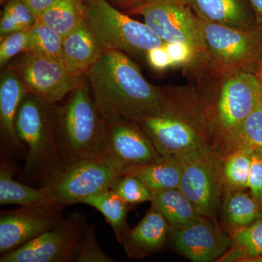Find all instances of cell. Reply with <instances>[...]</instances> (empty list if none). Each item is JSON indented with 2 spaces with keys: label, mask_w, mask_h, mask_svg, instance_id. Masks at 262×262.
Wrapping results in <instances>:
<instances>
[{
  "label": "cell",
  "mask_w": 262,
  "mask_h": 262,
  "mask_svg": "<svg viewBox=\"0 0 262 262\" xmlns=\"http://www.w3.org/2000/svg\"><path fill=\"white\" fill-rule=\"evenodd\" d=\"M248 189L262 209V157L253 151L248 179Z\"/></svg>",
  "instance_id": "cell-35"
},
{
  "label": "cell",
  "mask_w": 262,
  "mask_h": 262,
  "mask_svg": "<svg viewBox=\"0 0 262 262\" xmlns=\"http://www.w3.org/2000/svg\"><path fill=\"white\" fill-rule=\"evenodd\" d=\"M113 6L117 9H122L127 13L129 10L134 9L138 5L141 4L144 0H107Z\"/></svg>",
  "instance_id": "cell-38"
},
{
  "label": "cell",
  "mask_w": 262,
  "mask_h": 262,
  "mask_svg": "<svg viewBox=\"0 0 262 262\" xmlns=\"http://www.w3.org/2000/svg\"><path fill=\"white\" fill-rule=\"evenodd\" d=\"M18 165L14 160H1L0 165V204L32 206L42 203H54L49 189L37 188L15 180ZM55 204V203H54Z\"/></svg>",
  "instance_id": "cell-20"
},
{
  "label": "cell",
  "mask_w": 262,
  "mask_h": 262,
  "mask_svg": "<svg viewBox=\"0 0 262 262\" xmlns=\"http://www.w3.org/2000/svg\"><path fill=\"white\" fill-rule=\"evenodd\" d=\"M147 61L151 68L162 72L171 67V61L166 49L163 46L149 50L146 54Z\"/></svg>",
  "instance_id": "cell-36"
},
{
  "label": "cell",
  "mask_w": 262,
  "mask_h": 262,
  "mask_svg": "<svg viewBox=\"0 0 262 262\" xmlns=\"http://www.w3.org/2000/svg\"><path fill=\"white\" fill-rule=\"evenodd\" d=\"M80 203L89 205L102 213L106 222L111 226L119 243L130 229L127 218L132 206L125 203L113 189H106L87 196Z\"/></svg>",
  "instance_id": "cell-24"
},
{
  "label": "cell",
  "mask_w": 262,
  "mask_h": 262,
  "mask_svg": "<svg viewBox=\"0 0 262 262\" xmlns=\"http://www.w3.org/2000/svg\"><path fill=\"white\" fill-rule=\"evenodd\" d=\"M261 91H262V84H261Z\"/></svg>",
  "instance_id": "cell-42"
},
{
  "label": "cell",
  "mask_w": 262,
  "mask_h": 262,
  "mask_svg": "<svg viewBox=\"0 0 262 262\" xmlns=\"http://www.w3.org/2000/svg\"><path fill=\"white\" fill-rule=\"evenodd\" d=\"M0 20V39L19 31L28 30L38 17L22 0H8L5 3Z\"/></svg>",
  "instance_id": "cell-29"
},
{
  "label": "cell",
  "mask_w": 262,
  "mask_h": 262,
  "mask_svg": "<svg viewBox=\"0 0 262 262\" xmlns=\"http://www.w3.org/2000/svg\"><path fill=\"white\" fill-rule=\"evenodd\" d=\"M198 18L232 28L256 27V15L249 0H187Z\"/></svg>",
  "instance_id": "cell-19"
},
{
  "label": "cell",
  "mask_w": 262,
  "mask_h": 262,
  "mask_svg": "<svg viewBox=\"0 0 262 262\" xmlns=\"http://www.w3.org/2000/svg\"><path fill=\"white\" fill-rule=\"evenodd\" d=\"M182 173V165L176 157H163L155 163L134 165L125 172L140 179L151 191L179 188Z\"/></svg>",
  "instance_id": "cell-23"
},
{
  "label": "cell",
  "mask_w": 262,
  "mask_h": 262,
  "mask_svg": "<svg viewBox=\"0 0 262 262\" xmlns=\"http://www.w3.org/2000/svg\"><path fill=\"white\" fill-rule=\"evenodd\" d=\"M252 152V150L246 146H239L222 158L225 189H248Z\"/></svg>",
  "instance_id": "cell-27"
},
{
  "label": "cell",
  "mask_w": 262,
  "mask_h": 262,
  "mask_svg": "<svg viewBox=\"0 0 262 262\" xmlns=\"http://www.w3.org/2000/svg\"><path fill=\"white\" fill-rule=\"evenodd\" d=\"M103 51L84 20L63 36L61 61L71 74L83 77L101 58Z\"/></svg>",
  "instance_id": "cell-18"
},
{
  "label": "cell",
  "mask_w": 262,
  "mask_h": 262,
  "mask_svg": "<svg viewBox=\"0 0 262 262\" xmlns=\"http://www.w3.org/2000/svg\"><path fill=\"white\" fill-rule=\"evenodd\" d=\"M85 77L94 102L106 121L134 120L158 113L163 106V87L148 82L123 52L105 50Z\"/></svg>",
  "instance_id": "cell-1"
},
{
  "label": "cell",
  "mask_w": 262,
  "mask_h": 262,
  "mask_svg": "<svg viewBox=\"0 0 262 262\" xmlns=\"http://www.w3.org/2000/svg\"><path fill=\"white\" fill-rule=\"evenodd\" d=\"M22 1L28 5L35 15L39 17L45 10L51 6L54 0H22Z\"/></svg>",
  "instance_id": "cell-37"
},
{
  "label": "cell",
  "mask_w": 262,
  "mask_h": 262,
  "mask_svg": "<svg viewBox=\"0 0 262 262\" xmlns=\"http://www.w3.org/2000/svg\"><path fill=\"white\" fill-rule=\"evenodd\" d=\"M86 1H87V0H86Z\"/></svg>",
  "instance_id": "cell-43"
},
{
  "label": "cell",
  "mask_w": 262,
  "mask_h": 262,
  "mask_svg": "<svg viewBox=\"0 0 262 262\" xmlns=\"http://www.w3.org/2000/svg\"><path fill=\"white\" fill-rule=\"evenodd\" d=\"M16 129L27 149L20 178L32 187H48L71 163L60 130L58 106L27 93L19 106Z\"/></svg>",
  "instance_id": "cell-4"
},
{
  "label": "cell",
  "mask_w": 262,
  "mask_h": 262,
  "mask_svg": "<svg viewBox=\"0 0 262 262\" xmlns=\"http://www.w3.org/2000/svg\"><path fill=\"white\" fill-rule=\"evenodd\" d=\"M168 239L177 253L194 262L218 261L234 246L230 234L204 216L170 230Z\"/></svg>",
  "instance_id": "cell-15"
},
{
  "label": "cell",
  "mask_w": 262,
  "mask_h": 262,
  "mask_svg": "<svg viewBox=\"0 0 262 262\" xmlns=\"http://www.w3.org/2000/svg\"><path fill=\"white\" fill-rule=\"evenodd\" d=\"M220 212L229 233L247 227L262 218L261 206L246 189H225Z\"/></svg>",
  "instance_id": "cell-21"
},
{
  "label": "cell",
  "mask_w": 262,
  "mask_h": 262,
  "mask_svg": "<svg viewBox=\"0 0 262 262\" xmlns=\"http://www.w3.org/2000/svg\"><path fill=\"white\" fill-rule=\"evenodd\" d=\"M255 75L257 77L260 83L262 84V55L259 61H258L257 68H256V72H255Z\"/></svg>",
  "instance_id": "cell-40"
},
{
  "label": "cell",
  "mask_w": 262,
  "mask_h": 262,
  "mask_svg": "<svg viewBox=\"0 0 262 262\" xmlns=\"http://www.w3.org/2000/svg\"><path fill=\"white\" fill-rule=\"evenodd\" d=\"M110 189L131 206L146 202L151 203L152 199L151 190L140 179L130 174L120 176Z\"/></svg>",
  "instance_id": "cell-31"
},
{
  "label": "cell",
  "mask_w": 262,
  "mask_h": 262,
  "mask_svg": "<svg viewBox=\"0 0 262 262\" xmlns=\"http://www.w3.org/2000/svg\"><path fill=\"white\" fill-rule=\"evenodd\" d=\"M7 1H8V0H1V3L2 4L4 5Z\"/></svg>",
  "instance_id": "cell-41"
},
{
  "label": "cell",
  "mask_w": 262,
  "mask_h": 262,
  "mask_svg": "<svg viewBox=\"0 0 262 262\" xmlns=\"http://www.w3.org/2000/svg\"><path fill=\"white\" fill-rule=\"evenodd\" d=\"M170 231L168 221L151 204L142 220L122 236L120 244L129 258L143 259L161 251Z\"/></svg>",
  "instance_id": "cell-17"
},
{
  "label": "cell",
  "mask_w": 262,
  "mask_h": 262,
  "mask_svg": "<svg viewBox=\"0 0 262 262\" xmlns=\"http://www.w3.org/2000/svg\"><path fill=\"white\" fill-rule=\"evenodd\" d=\"M100 247L94 225L86 224L79 246L76 262H113Z\"/></svg>",
  "instance_id": "cell-32"
},
{
  "label": "cell",
  "mask_w": 262,
  "mask_h": 262,
  "mask_svg": "<svg viewBox=\"0 0 262 262\" xmlns=\"http://www.w3.org/2000/svg\"><path fill=\"white\" fill-rule=\"evenodd\" d=\"M229 234L234 247L242 253V261H254L262 258V218L247 227Z\"/></svg>",
  "instance_id": "cell-30"
},
{
  "label": "cell",
  "mask_w": 262,
  "mask_h": 262,
  "mask_svg": "<svg viewBox=\"0 0 262 262\" xmlns=\"http://www.w3.org/2000/svg\"><path fill=\"white\" fill-rule=\"evenodd\" d=\"M127 13L141 15L164 42L190 46L196 54L194 62L211 61L201 20L187 0H144Z\"/></svg>",
  "instance_id": "cell-6"
},
{
  "label": "cell",
  "mask_w": 262,
  "mask_h": 262,
  "mask_svg": "<svg viewBox=\"0 0 262 262\" xmlns=\"http://www.w3.org/2000/svg\"><path fill=\"white\" fill-rule=\"evenodd\" d=\"M171 67H189L196 61V56L194 50L188 45L181 42H164Z\"/></svg>",
  "instance_id": "cell-34"
},
{
  "label": "cell",
  "mask_w": 262,
  "mask_h": 262,
  "mask_svg": "<svg viewBox=\"0 0 262 262\" xmlns=\"http://www.w3.org/2000/svg\"><path fill=\"white\" fill-rule=\"evenodd\" d=\"M176 158L182 168L179 189L203 216L216 222L225 189L220 153L205 146Z\"/></svg>",
  "instance_id": "cell-7"
},
{
  "label": "cell",
  "mask_w": 262,
  "mask_h": 262,
  "mask_svg": "<svg viewBox=\"0 0 262 262\" xmlns=\"http://www.w3.org/2000/svg\"><path fill=\"white\" fill-rule=\"evenodd\" d=\"M86 224L85 216L82 213H70L54 229L1 256L0 261H76Z\"/></svg>",
  "instance_id": "cell-12"
},
{
  "label": "cell",
  "mask_w": 262,
  "mask_h": 262,
  "mask_svg": "<svg viewBox=\"0 0 262 262\" xmlns=\"http://www.w3.org/2000/svg\"><path fill=\"white\" fill-rule=\"evenodd\" d=\"M29 29L11 33L1 38L0 43V67L3 70L13 58L28 51Z\"/></svg>",
  "instance_id": "cell-33"
},
{
  "label": "cell",
  "mask_w": 262,
  "mask_h": 262,
  "mask_svg": "<svg viewBox=\"0 0 262 262\" xmlns=\"http://www.w3.org/2000/svg\"><path fill=\"white\" fill-rule=\"evenodd\" d=\"M27 91L44 100L56 103L71 94L84 81L83 77L71 74L63 62L25 52L8 63Z\"/></svg>",
  "instance_id": "cell-11"
},
{
  "label": "cell",
  "mask_w": 262,
  "mask_h": 262,
  "mask_svg": "<svg viewBox=\"0 0 262 262\" xmlns=\"http://www.w3.org/2000/svg\"><path fill=\"white\" fill-rule=\"evenodd\" d=\"M84 20L104 51L146 56L165 42L145 23L130 18L107 0H87Z\"/></svg>",
  "instance_id": "cell-5"
},
{
  "label": "cell",
  "mask_w": 262,
  "mask_h": 262,
  "mask_svg": "<svg viewBox=\"0 0 262 262\" xmlns=\"http://www.w3.org/2000/svg\"><path fill=\"white\" fill-rule=\"evenodd\" d=\"M86 80L58 106L60 130L71 162L97 155L104 130V119Z\"/></svg>",
  "instance_id": "cell-8"
},
{
  "label": "cell",
  "mask_w": 262,
  "mask_h": 262,
  "mask_svg": "<svg viewBox=\"0 0 262 262\" xmlns=\"http://www.w3.org/2000/svg\"><path fill=\"white\" fill-rule=\"evenodd\" d=\"M29 93L18 76L9 69L0 76V154L1 160L25 159L27 149L16 129L19 106Z\"/></svg>",
  "instance_id": "cell-16"
},
{
  "label": "cell",
  "mask_w": 262,
  "mask_h": 262,
  "mask_svg": "<svg viewBox=\"0 0 262 262\" xmlns=\"http://www.w3.org/2000/svg\"><path fill=\"white\" fill-rule=\"evenodd\" d=\"M255 15H256V27L262 30V0H249Z\"/></svg>",
  "instance_id": "cell-39"
},
{
  "label": "cell",
  "mask_w": 262,
  "mask_h": 262,
  "mask_svg": "<svg viewBox=\"0 0 262 262\" xmlns=\"http://www.w3.org/2000/svg\"><path fill=\"white\" fill-rule=\"evenodd\" d=\"M85 14L86 0H54L38 18L64 36L84 21Z\"/></svg>",
  "instance_id": "cell-25"
},
{
  "label": "cell",
  "mask_w": 262,
  "mask_h": 262,
  "mask_svg": "<svg viewBox=\"0 0 262 262\" xmlns=\"http://www.w3.org/2000/svg\"><path fill=\"white\" fill-rule=\"evenodd\" d=\"M125 171L121 167L94 155L71 162L46 188L49 189L53 203L64 208L110 189Z\"/></svg>",
  "instance_id": "cell-10"
},
{
  "label": "cell",
  "mask_w": 262,
  "mask_h": 262,
  "mask_svg": "<svg viewBox=\"0 0 262 262\" xmlns=\"http://www.w3.org/2000/svg\"><path fill=\"white\" fill-rule=\"evenodd\" d=\"M28 53L61 61L63 36L39 18L29 29Z\"/></svg>",
  "instance_id": "cell-28"
},
{
  "label": "cell",
  "mask_w": 262,
  "mask_h": 262,
  "mask_svg": "<svg viewBox=\"0 0 262 262\" xmlns=\"http://www.w3.org/2000/svg\"><path fill=\"white\" fill-rule=\"evenodd\" d=\"M64 208L54 203L20 206L0 213L1 256L28 244L61 223Z\"/></svg>",
  "instance_id": "cell-14"
},
{
  "label": "cell",
  "mask_w": 262,
  "mask_h": 262,
  "mask_svg": "<svg viewBox=\"0 0 262 262\" xmlns=\"http://www.w3.org/2000/svg\"><path fill=\"white\" fill-rule=\"evenodd\" d=\"M239 146H246L262 157V103L221 146L222 158Z\"/></svg>",
  "instance_id": "cell-26"
},
{
  "label": "cell",
  "mask_w": 262,
  "mask_h": 262,
  "mask_svg": "<svg viewBox=\"0 0 262 262\" xmlns=\"http://www.w3.org/2000/svg\"><path fill=\"white\" fill-rule=\"evenodd\" d=\"M151 192V204L168 221L170 230L180 228L203 216L192 202L179 188Z\"/></svg>",
  "instance_id": "cell-22"
},
{
  "label": "cell",
  "mask_w": 262,
  "mask_h": 262,
  "mask_svg": "<svg viewBox=\"0 0 262 262\" xmlns=\"http://www.w3.org/2000/svg\"><path fill=\"white\" fill-rule=\"evenodd\" d=\"M204 103L215 136V149L221 146L262 103L261 85L254 73L223 72L211 61L184 69Z\"/></svg>",
  "instance_id": "cell-3"
},
{
  "label": "cell",
  "mask_w": 262,
  "mask_h": 262,
  "mask_svg": "<svg viewBox=\"0 0 262 262\" xmlns=\"http://www.w3.org/2000/svg\"><path fill=\"white\" fill-rule=\"evenodd\" d=\"M158 113L134 120L162 157H177L202 146L215 148V136L204 103L193 86L163 87Z\"/></svg>",
  "instance_id": "cell-2"
},
{
  "label": "cell",
  "mask_w": 262,
  "mask_h": 262,
  "mask_svg": "<svg viewBox=\"0 0 262 262\" xmlns=\"http://www.w3.org/2000/svg\"><path fill=\"white\" fill-rule=\"evenodd\" d=\"M97 155L125 170L134 165L155 163L163 158L139 124L124 118L105 120Z\"/></svg>",
  "instance_id": "cell-13"
},
{
  "label": "cell",
  "mask_w": 262,
  "mask_h": 262,
  "mask_svg": "<svg viewBox=\"0 0 262 262\" xmlns=\"http://www.w3.org/2000/svg\"><path fill=\"white\" fill-rule=\"evenodd\" d=\"M201 20L212 68L255 74L262 55V30L236 29Z\"/></svg>",
  "instance_id": "cell-9"
}]
</instances>
